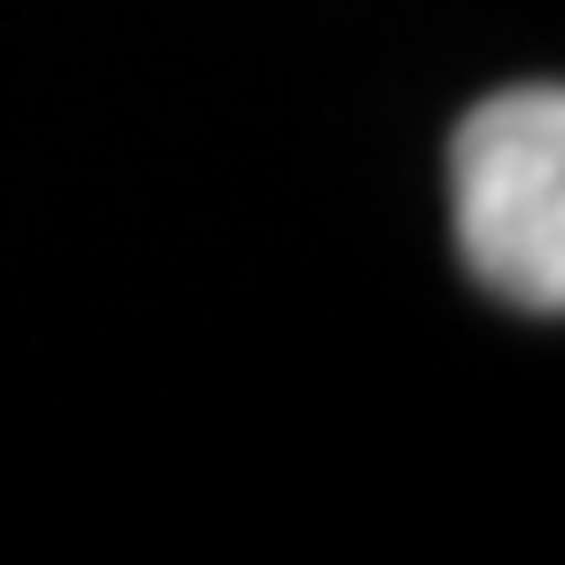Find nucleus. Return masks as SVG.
Masks as SVG:
<instances>
[{
	"instance_id": "obj_1",
	"label": "nucleus",
	"mask_w": 565,
	"mask_h": 565,
	"mask_svg": "<svg viewBox=\"0 0 565 565\" xmlns=\"http://www.w3.org/2000/svg\"><path fill=\"white\" fill-rule=\"evenodd\" d=\"M456 236L503 299L565 307V103L511 87L456 126Z\"/></svg>"
}]
</instances>
